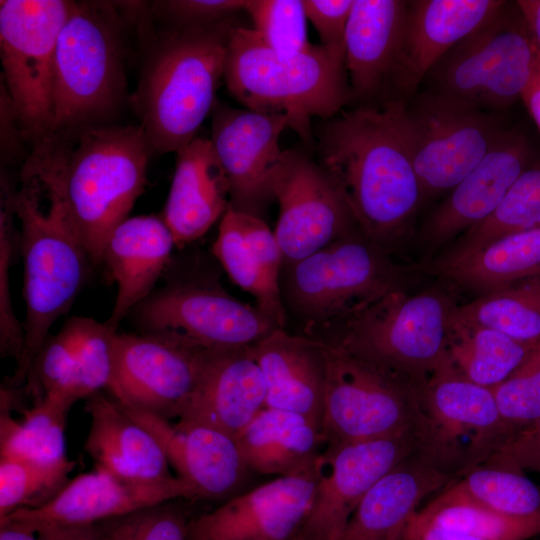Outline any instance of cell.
Listing matches in <instances>:
<instances>
[{"instance_id":"60d3db41","label":"cell","mask_w":540,"mask_h":540,"mask_svg":"<svg viewBox=\"0 0 540 540\" xmlns=\"http://www.w3.org/2000/svg\"><path fill=\"white\" fill-rule=\"evenodd\" d=\"M76 465L70 459L47 465L0 456V520L48 502L68 483Z\"/></svg>"},{"instance_id":"c3c4849f","label":"cell","mask_w":540,"mask_h":540,"mask_svg":"<svg viewBox=\"0 0 540 540\" xmlns=\"http://www.w3.org/2000/svg\"><path fill=\"white\" fill-rule=\"evenodd\" d=\"M306 18L316 29L321 44L344 46V35L354 0H302Z\"/></svg>"},{"instance_id":"11a10c76","label":"cell","mask_w":540,"mask_h":540,"mask_svg":"<svg viewBox=\"0 0 540 540\" xmlns=\"http://www.w3.org/2000/svg\"><path fill=\"white\" fill-rule=\"evenodd\" d=\"M0 540H42L33 529L17 522L0 523Z\"/></svg>"},{"instance_id":"f35d334b","label":"cell","mask_w":540,"mask_h":540,"mask_svg":"<svg viewBox=\"0 0 540 540\" xmlns=\"http://www.w3.org/2000/svg\"><path fill=\"white\" fill-rule=\"evenodd\" d=\"M450 486L475 503L510 516L540 514V486L523 470L482 463L461 473Z\"/></svg>"},{"instance_id":"7c38bea8","label":"cell","mask_w":540,"mask_h":540,"mask_svg":"<svg viewBox=\"0 0 540 540\" xmlns=\"http://www.w3.org/2000/svg\"><path fill=\"white\" fill-rule=\"evenodd\" d=\"M419 453L451 474L484 463L511 434L491 388L461 375L448 359L416 389Z\"/></svg>"},{"instance_id":"f6af8a7d","label":"cell","mask_w":540,"mask_h":540,"mask_svg":"<svg viewBox=\"0 0 540 540\" xmlns=\"http://www.w3.org/2000/svg\"><path fill=\"white\" fill-rule=\"evenodd\" d=\"M189 523L168 501L95 524L103 540H188Z\"/></svg>"},{"instance_id":"db71d44e","label":"cell","mask_w":540,"mask_h":540,"mask_svg":"<svg viewBox=\"0 0 540 540\" xmlns=\"http://www.w3.org/2000/svg\"><path fill=\"white\" fill-rule=\"evenodd\" d=\"M516 6L540 49V0H519L516 2Z\"/></svg>"},{"instance_id":"816d5d0a","label":"cell","mask_w":540,"mask_h":540,"mask_svg":"<svg viewBox=\"0 0 540 540\" xmlns=\"http://www.w3.org/2000/svg\"><path fill=\"white\" fill-rule=\"evenodd\" d=\"M31 529L36 531L42 540H103L95 523L71 525L47 524Z\"/></svg>"},{"instance_id":"e0dca14e","label":"cell","mask_w":540,"mask_h":540,"mask_svg":"<svg viewBox=\"0 0 540 540\" xmlns=\"http://www.w3.org/2000/svg\"><path fill=\"white\" fill-rule=\"evenodd\" d=\"M419 450L416 433L327 445L312 505L292 540H337L368 491Z\"/></svg>"},{"instance_id":"1f68e13d","label":"cell","mask_w":540,"mask_h":540,"mask_svg":"<svg viewBox=\"0 0 540 540\" xmlns=\"http://www.w3.org/2000/svg\"><path fill=\"white\" fill-rule=\"evenodd\" d=\"M482 294L540 273V227L499 237L479 248L405 265Z\"/></svg>"},{"instance_id":"ee69618b","label":"cell","mask_w":540,"mask_h":540,"mask_svg":"<svg viewBox=\"0 0 540 540\" xmlns=\"http://www.w3.org/2000/svg\"><path fill=\"white\" fill-rule=\"evenodd\" d=\"M500 416L511 433L540 418V346L500 384L491 388Z\"/></svg>"},{"instance_id":"836d02e7","label":"cell","mask_w":540,"mask_h":540,"mask_svg":"<svg viewBox=\"0 0 540 540\" xmlns=\"http://www.w3.org/2000/svg\"><path fill=\"white\" fill-rule=\"evenodd\" d=\"M532 349L498 330L461 318L454 309L447 353L454 368L468 380L493 388L503 382Z\"/></svg>"},{"instance_id":"4fadbf2b","label":"cell","mask_w":540,"mask_h":540,"mask_svg":"<svg viewBox=\"0 0 540 540\" xmlns=\"http://www.w3.org/2000/svg\"><path fill=\"white\" fill-rule=\"evenodd\" d=\"M72 1L1 0V81L31 147L50 133L59 33Z\"/></svg>"},{"instance_id":"f1b7e54d","label":"cell","mask_w":540,"mask_h":540,"mask_svg":"<svg viewBox=\"0 0 540 540\" xmlns=\"http://www.w3.org/2000/svg\"><path fill=\"white\" fill-rule=\"evenodd\" d=\"M86 411L90 427L84 449L96 468L137 482L174 477L159 442L112 396L93 394L87 398Z\"/></svg>"},{"instance_id":"74e56055","label":"cell","mask_w":540,"mask_h":540,"mask_svg":"<svg viewBox=\"0 0 540 540\" xmlns=\"http://www.w3.org/2000/svg\"><path fill=\"white\" fill-rule=\"evenodd\" d=\"M540 227V165L528 166L495 210L469 228L443 253L462 254L499 237Z\"/></svg>"},{"instance_id":"d6a6232c","label":"cell","mask_w":540,"mask_h":540,"mask_svg":"<svg viewBox=\"0 0 540 540\" xmlns=\"http://www.w3.org/2000/svg\"><path fill=\"white\" fill-rule=\"evenodd\" d=\"M249 471L288 476L316 464L325 442L321 427L293 412L263 408L236 436Z\"/></svg>"},{"instance_id":"8992f818","label":"cell","mask_w":540,"mask_h":540,"mask_svg":"<svg viewBox=\"0 0 540 540\" xmlns=\"http://www.w3.org/2000/svg\"><path fill=\"white\" fill-rule=\"evenodd\" d=\"M152 154L140 125L97 126L68 137L65 196L93 265L101 264L107 238L142 194Z\"/></svg>"},{"instance_id":"cb8c5ba5","label":"cell","mask_w":540,"mask_h":540,"mask_svg":"<svg viewBox=\"0 0 540 540\" xmlns=\"http://www.w3.org/2000/svg\"><path fill=\"white\" fill-rule=\"evenodd\" d=\"M250 350L265 381L264 407L300 414L321 427L327 374L325 344L278 328Z\"/></svg>"},{"instance_id":"6da1fadb","label":"cell","mask_w":540,"mask_h":540,"mask_svg":"<svg viewBox=\"0 0 540 540\" xmlns=\"http://www.w3.org/2000/svg\"><path fill=\"white\" fill-rule=\"evenodd\" d=\"M68 138L36 142L17 175L14 206L24 263L25 342L13 385L26 381L55 321L74 303L92 262L72 221L64 190Z\"/></svg>"},{"instance_id":"6f0895ef","label":"cell","mask_w":540,"mask_h":540,"mask_svg":"<svg viewBox=\"0 0 540 540\" xmlns=\"http://www.w3.org/2000/svg\"><path fill=\"white\" fill-rule=\"evenodd\" d=\"M538 540H540V538Z\"/></svg>"},{"instance_id":"d6986e66","label":"cell","mask_w":540,"mask_h":540,"mask_svg":"<svg viewBox=\"0 0 540 540\" xmlns=\"http://www.w3.org/2000/svg\"><path fill=\"white\" fill-rule=\"evenodd\" d=\"M321 471L279 476L191 520L188 540H292L312 505Z\"/></svg>"},{"instance_id":"e575fe53","label":"cell","mask_w":540,"mask_h":540,"mask_svg":"<svg viewBox=\"0 0 540 540\" xmlns=\"http://www.w3.org/2000/svg\"><path fill=\"white\" fill-rule=\"evenodd\" d=\"M70 409L64 402L43 396L17 421L1 403L0 456L47 465L68 460L65 425Z\"/></svg>"},{"instance_id":"4316f807","label":"cell","mask_w":540,"mask_h":540,"mask_svg":"<svg viewBox=\"0 0 540 540\" xmlns=\"http://www.w3.org/2000/svg\"><path fill=\"white\" fill-rule=\"evenodd\" d=\"M230 185L211 140L196 137L176 152V165L162 219L176 247L201 238L224 216Z\"/></svg>"},{"instance_id":"9a60e30c","label":"cell","mask_w":540,"mask_h":540,"mask_svg":"<svg viewBox=\"0 0 540 540\" xmlns=\"http://www.w3.org/2000/svg\"><path fill=\"white\" fill-rule=\"evenodd\" d=\"M131 313L145 332H175L211 351L251 347L280 328L256 305L236 299L212 281L171 282Z\"/></svg>"},{"instance_id":"2e32d148","label":"cell","mask_w":540,"mask_h":540,"mask_svg":"<svg viewBox=\"0 0 540 540\" xmlns=\"http://www.w3.org/2000/svg\"><path fill=\"white\" fill-rule=\"evenodd\" d=\"M279 216L274 235L283 264L297 262L358 228L339 186L299 150H285L274 181Z\"/></svg>"},{"instance_id":"ab89813d","label":"cell","mask_w":540,"mask_h":540,"mask_svg":"<svg viewBox=\"0 0 540 540\" xmlns=\"http://www.w3.org/2000/svg\"><path fill=\"white\" fill-rule=\"evenodd\" d=\"M117 329L106 321L87 319L85 331L72 367L63 382L45 394L70 406L107 389L113 371V350Z\"/></svg>"},{"instance_id":"ac0fdd59","label":"cell","mask_w":540,"mask_h":540,"mask_svg":"<svg viewBox=\"0 0 540 540\" xmlns=\"http://www.w3.org/2000/svg\"><path fill=\"white\" fill-rule=\"evenodd\" d=\"M287 127L286 115L216 103L210 140L229 181L232 209L263 219L275 200L274 181L285 155L280 137Z\"/></svg>"},{"instance_id":"3957f363","label":"cell","mask_w":540,"mask_h":540,"mask_svg":"<svg viewBox=\"0 0 540 540\" xmlns=\"http://www.w3.org/2000/svg\"><path fill=\"white\" fill-rule=\"evenodd\" d=\"M147 9L146 3L135 16L144 55L129 103L153 154L176 153L197 137L217 103L236 23L230 18L207 26L161 24L154 30Z\"/></svg>"},{"instance_id":"7dc6e473","label":"cell","mask_w":540,"mask_h":540,"mask_svg":"<svg viewBox=\"0 0 540 540\" xmlns=\"http://www.w3.org/2000/svg\"><path fill=\"white\" fill-rule=\"evenodd\" d=\"M484 463L511 466L540 475V418L511 433Z\"/></svg>"},{"instance_id":"83f0119b","label":"cell","mask_w":540,"mask_h":540,"mask_svg":"<svg viewBox=\"0 0 540 540\" xmlns=\"http://www.w3.org/2000/svg\"><path fill=\"white\" fill-rule=\"evenodd\" d=\"M452 480L450 473L414 453L368 491L337 540H403L422 500Z\"/></svg>"},{"instance_id":"f5cc1de1","label":"cell","mask_w":540,"mask_h":540,"mask_svg":"<svg viewBox=\"0 0 540 540\" xmlns=\"http://www.w3.org/2000/svg\"><path fill=\"white\" fill-rule=\"evenodd\" d=\"M520 99L540 130V49L532 77Z\"/></svg>"},{"instance_id":"b9f144b4","label":"cell","mask_w":540,"mask_h":540,"mask_svg":"<svg viewBox=\"0 0 540 540\" xmlns=\"http://www.w3.org/2000/svg\"><path fill=\"white\" fill-rule=\"evenodd\" d=\"M16 181L6 170L0 173V352L3 358L21 359L25 331L13 310L10 292V267L16 247H19V229L16 227L14 196Z\"/></svg>"},{"instance_id":"7a4b0ae2","label":"cell","mask_w":540,"mask_h":540,"mask_svg":"<svg viewBox=\"0 0 540 540\" xmlns=\"http://www.w3.org/2000/svg\"><path fill=\"white\" fill-rule=\"evenodd\" d=\"M314 137L318 163L339 186L359 230L392 253L425 198L399 101L340 111L322 120Z\"/></svg>"},{"instance_id":"9c48e42d","label":"cell","mask_w":540,"mask_h":540,"mask_svg":"<svg viewBox=\"0 0 540 540\" xmlns=\"http://www.w3.org/2000/svg\"><path fill=\"white\" fill-rule=\"evenodd\" d=\"M507 5L433 66L426 76L431 90L490 113L521 98L539 48L521 12Z\"/></svg>"},{"instance_id":"277c9868","label":"cell","mask_w":540,"mask_h":540,"mask_svg":"<svg viewBox=\"0 0 540 540\" xmlns=\"http://www.w3.org/2000/svg\"><path fill=\"white\" fill-rule=\"evenodd\" d=\"M223 79L247 110L286 115L289 127L309 145L315 141L312 119L334 117L353 98L344 46L310 43L282 57L253 28L238 25L230 34Z\"/></svg>"},{"instance_id":"9f6ffc18","label":"cell","mask_w":540,"mask_h":540,"mask_svg":"<svg viewBox=\"0 0 540 540\" xmlns=\"http://www.w3.org/2000/svg\"><path fill=\"white\" fill-rule=\"evenodd\" d=\"M403 540H408V539L404 537V539H403Z\"/></svg>"},{"instance_id":"8fae6325","label":"cell","mask_w":540,"mask_h":540,"mask_svg":"<svg viewBox=\"0 0 540 540\" xmlns=\"http://www.w3.org/2000/svg\"><path fill=\"white\" fill-rule=\"evenodd\" d=\"M397 100L401 128L425 197L452 190L505 130L494 113L433 90L409 104Z\"/></svg>"},{"instance_id":"7bdbcfd3","label":"cell","mask_w":540,"mask_h":540,"mask_svg":"<svg viewBox=\"0 0 540 540\" xmlns=\"http://www.w3.org/2000/svg\"><path fill=\"white\" fill-rule=\"evenodd\" d=\"M244 10L260 39L278 55L293 56L310 44L302 0H246Z\"/></svg>"},{"instance_id":"4dcf8cb0","label":"cell","mask_w":540,"mask_h":540,"mask_svg":"<svg viewBox=\"0 0 540 540\" xmlns=\"http://www.w3.org/2000/svg\"><path fill=\"white\" fill-rule=\"evenodd\" d=\"M407 10L403 0H354L344 35L353 97L374 96L389 82Z\"/></svg>"},{"instance_id":"5bb4252c","label":"cell","mask_w":540,"mask_h":540,"mask_svg":"<svg viewBox=\"0 0 540 540\" xmlns=\"http://www.w3.org/2000/svg\"><path fill=\"white\" fill-rule=\"evenodd\" d=\"M212 352L175 332L117 333L107 390L126 407L180 419Z\"/></svg>"},{"instance_id":"52a82bcc","label":"cell","mask_w":540,"mask_h":540,"mask_svg":"<svg viewBox=\"0 0 540 540\" xmlns=\"http://www.w3.org/2000/svg\"><path fill=\"white\" fill-rule=\"evenodd\" d=\"M359 228L319 251L282 266L280 290L287 316L312 337L390 293L406 290L405 265Z\"/></svg>"},{"instance_id":"f907efd6","label":"cell","mask_w":540,"mask_h":540,"mask_svg":"<svg viewBox=\"0 0 540 540\" xmlns=\"http://www.w3.org/2000/svg\"><path fill=\"white\" fill-rule=\"evenodd\" d=\"M404 537L408 540H482L466 532L423 520L416 513L411 518Z\"/></svg>"},{"instance_id":"30bf717a","label":"cell","mask_w":540,"mask_h":540,"mask_svg":"<svg viewBox=\"0 0 540 540\" xmlns=\"http://www.w3.org/2000/svg\"><path fill=\"white\" fill-rule=\"evenodd\" d=\"M323 343L327 374L321 431L327 445L405 433L420 438L421 417L413 386L340 345Z\"/></svg>"},{"instance_id":"8d00e7d4","label":"cell","mask_w":540,"mask_h":540,"mask_svg":"<svg viewBox=\"0 0 540 540\" xmlns=\"http://www.w3.org/2000/svg\"><path fill=\"white\" fill-rule=\"evenodd\" d=\"M449 483L431 502L417 510L421 519L482 540H529L540 535V514L510 516L498 513L463 496Z\"/></svg>"},{"instance_id":"ffe728a7","label":"cell","mask_w":540,"mask_h":540,"mask_svg":"<svg viewBox=\"0 0 540 540\" xmlns=\"http://www.w3.org/2000/svg\"><path fill=\"white\" fill-rule=\"evenodd\" d=\"M182 497L195 498L192 488L178 477L137 482L96 468L68 481L45 504L17 510L0 523L13 521L30 528L47 524H94Z\"/></svg>"},{"instance_id":"f546056e","label":"cell","mask_w":540,"mask_h":540,"mask_svg":"<svg viewBox=\"0 0 540 540\" xmlns=\"http://www.w3.org/2000/svg\"><path fill=\"white\" fill-rule=\"evenodd\" d=\"M250 348L212 352L180 419L215 427L236 438L264 408L266 399L264 377Z\"/></svg>"},{"instance_id":"5b68a950","label":"cell","mask_w":540,"mask_h":540,"mask_svg":"<svg viewBox=\"0 0 540 540\" xmlns=\"http://www.w3.org/2000/svg\"><path fill=\"white\" fill-rule=\"evenodd\" d=\"M119 2L72 1L58 36L50 133L112 124L129 102Z\"/></svg>"},{"instance_id":"d590c367","label":"cell","mask_w":540,"mask_h":540,"mask_svg":"<svg viewBox=\"0 0 540 540\" xmlns=\"http://www.w3.org/2000/svg\"><path fill=\"white\" fill-rule=\"evenodd\" d=\"M461 318L498 330L530 348L540 346V273L457 305Z\"/></svg>"},{"instance_id":"bcb514c9","label":"cell","mask_w":540,"mask_h":540,"mask_svg":"<svg viewBox=\"0 0 540 540\" xmlns=\"http://www.w3.org/2000/svg\"><path fill=\"white\" fill-rule=\"evenodd\" d=\"M246 0H160L148 4L154 20L171 26H207L244 10Z\"/></svg>"},{"instance_id":"d4e9b609","label":"cell","mask_w":540,"mask_h":540,"mask_svg":"<svg viewBox=\"0 0 540 540\" xmlns=\"http://www.w3.org/2000/svg\"><path fill=\"white\" fill-rule=\"evenodd\" d=\"M212 252L229 278L285 329L288 316L280 290L283 257L264 219L229 206L221 218Z\"/></svg>"},{"instance_id":"681fc988","label":"cell","mask_w":540,"mask_h":540,"mask_svg":"<svg viewBox=\"0 0 540 540\" xmlns=\"http://www.w3.org/2000/svg\"><path fill=\"white\" fill-rule=\"evenodd\" d=\"M0 123L1 169L8 170L9 166L17 164L21 167L31 150L25 148L28 141L24 136L14 105L2 81L0 85Z\"/></svg>"},{"instance_id":"44dd1931","label":"cell","mask_w":540,"mask_h":540,"mask_svg":"<svg viewBox=\"0 0 540 540\" xmlns=\"http://www.w3.org/2000/svg\"><path fill=\"white\" fill-rule=\"evenodd\" d=\"M122 406L159 442L177 477L192 488L195 498L224 499L243 483L249 469L235 437L206 424L183 419L172 424Z\"/></svg>"},{"instance_id":"7402d4cb","label":"cell","mask_w":540,"mask_h":540,"mask_svg":"<svg viewBox=\"0 0 540 540\" xmlns=\"http://www.w3.org/2000/svg\"><path fill=\"white\" fill-rule=\"evenodd\" d=\"M502 0H412L389 82L411 96L433 66L504 5Z\"/></svg>"},{"instance_id":"484cf974","label":"cell","mask_w":540,"mask_h":540,"mask_svg":"<svg viewBox=\"0 0 540 540\" xmlns=\"http://www.w3.org/2000/svg\"><path fill=\"white\" fill-rule=\"evenodd\" d=\"M174 247V237L159 216L128 217L114 228L101 257V264L117 284L114 307L106 321L111 327L117 329L122 319L155 290Z\"/></svg>"},{"instance_id":"603a6c76","label":"cell","mask_w":540,"mask_h":540,"mask_svg":"<svg viewBox=\"0 0 540 540\" xmlns=\"http://www.w3.org/2000/svg\"><path fill=\"white\" fill-rule=\"evenodd\" d=\"M529 160L524 136L504 130L482 161L427 216L420 231L423 244L438 248L486 219Z\"/></svg>"},{"instance_id":"ba28073f","label":"cell","mask_w":540,"mask_h":540,"mask_svg":"<svg viewBox=\"0 0 540 540\" xmlns=\"http://www.w3.org/2000/svg\"><path fill=\"white\" fill-rule=\"evenodd\" d=\"M457 304L442 290H400L310 337L342 346L416 389L447 359Z\"/></svg>"}]
</instances>
